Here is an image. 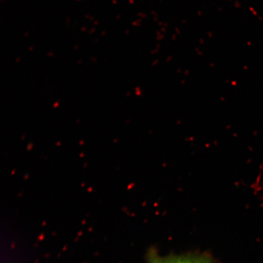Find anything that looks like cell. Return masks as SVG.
Wrapping results in <instances>:
<instances>
[{"label": "cell", "mask_w": 263, "mask_h": 263, "mask_svg": "<svg viewBox=\"0 0 263 263\" xmlns=\"http://www.w3.org/2000/svg\"><path fill=\"white\" fill-rule=\"evenodd\" d=\"M155 263H211L204 258L195 257H182V258L162 259Z\"/></svg>", "instance_id": "1"}]
</instances>
